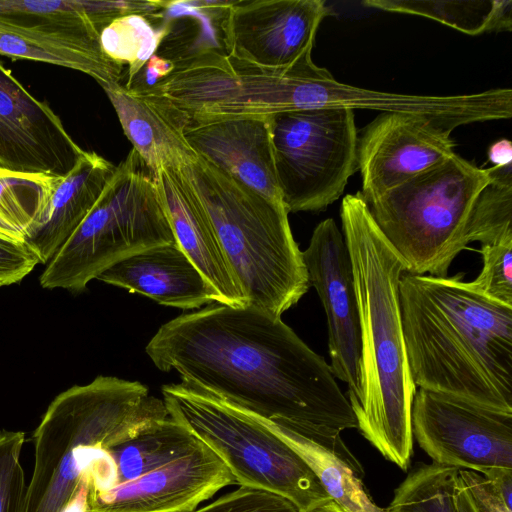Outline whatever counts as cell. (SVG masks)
<instances>
[{"label": "cell", "mask_w": 512, "mask_h": 512, "mask_svg": "<svg viewBox=\"0 0 512 512\" xmlns=\"http://www.w3.org/2000/svg\"><path fill=\"white\" fill-rule=\"evenodd\" d=\"M145 350L181 383L354 456L340 436L357 428L348 398L330 365L281 317L214 302L163 324Z\"/></svg>", "instance_id": "obj_1"}, {"label": "cell", "mask_w": 512, "mask_h": 512, "mask_svg": "<svg viewBox=\"0 0 512 512\" xmlns=\"http://www.w3.org/2000/svg\"><path fill=\"white\" fill-rule=\"evenodd\" d=\"M461 278L401 276L412 381L416 388L512 413V306Z\"/></svg>", "instance_id": "obj_2"}, {"label": "cell", "mask_w": 512, "mask_h": 512, "mask_svg": "<svg viewBox=\"0 0 512 512\" xmlns=\"http://www.w3.org/2000/svg\"><path fill=\"white\" fill-rule=\"evenodd\" d=\"M340 218L361 328L360 392L350 405L363 437L385 459L407 470L417 388L408 366L399 302V282L406 268L374 222L360 191L343 198Z\"/></svg>", "instance_id": "obj_3"}, {"label": "cell", "mask_w": 512, "mask_h": 512, "mask_svg": "<svg viewBox=\"0 0 512 512\" xmlns=\"http://www.w3.org/2000/svg\"><path fill=\"white\" fill-rule=\"evenodd\" d=\"M168 415L162 399L138 381L98 376L57 395L36 428L35 460L20 512H62L90 474V488L117 485L109 449Z\"/></svg>", "instance_id": "obj_4"}, {"label": "cell", "mask_w": 512, "mask_h": 512, "mask_svg": "<svg viewBox=\"0 0 512 512\" xmlns=\"http://www.w3.org/2000/svg\"><path fill=\"white\" fill-rule=\"evenodd\" d=\"M179 169L205 207L247 305L281 317L310 285L285 206L197 154Z\"/></svg>", "instance_id": "obj_5"}, {"label": "cell", "mask_w": 512, "mask_h": 512, "mask_svg": "<svg viewBox=\"0 0 512 512\" xmlns=\"http://www.w3.org/2000/svg\"><path fill=\"white\" fill-rule=\"evenodd\" d=\"M174 242L155 175L132 148L94 207L48 261L40 285L81 293L117 262Z\"/></svg>", "instance_id": "obj_6"}, {"label": "cell", "mask_w": 512, "mask_h": 512, "mask_svg": "<svg viewBox=\"0 0 512 512\" xmlns=\"http://www.w3.org/2000/svg\"><path fill=\"white\" fill-rule=\"evenodd\" d=\"M489 180L488 168L454 154L365 202L405 273L445 277L469 244L470 211Z\"/></svg>", "instance_id": "obj_7"}, {"label": "cell", "mask_w": 512, "mask_h": 512, "mask_svg": "<svg viewBox=\"0 0 512 512\" xmlns=\"http://www.w3.org/2000/svg\"><path fill=\"white\" fill-rule=\"evenodd\" d=\"M161 391L169 416L224 462L237 485L282 496L299 510L328 498L305 461L257 416L183 383Z\"/></svg>", "instance_id": "obj_8"}, {"label": "cell", "mask_w": 512, "mask_h": 512, "mask_svg": "<svg viewBox=\"0 0 512 512\" xmlns=\"http://www.w3.org/2000/svg\"><path fill=\"white\" fill-rule=\"evenodd\" d=\"M274 163L289 212L322 211L343 193L357 165L350 109H301L272 115Z\"/></svg>", "instance_id": "obj_9"}, {"label": "cell", "mask_w": 512, "mask_h": 512, "mask_svg": "<svg viewBox=\"0 0 512 512\" xmlns=\"http://www.w3.org/2000/svg\"><path fill=\"white\" fill-rule=\"evenodd\" d=\"M413 439L433 463L486 474L512 469V413L417 388Z\"/></svg>", "instance_id": "obj_10"}, {"label": "cell", "mask_w": 512, "mask_h": 512, "mask_svg": "<svg viewBox=\"0 0 512 512\" xmlns=\"http://www.w3.org/2000/svg\"><path fill=\"white\" fill-rule=\"evenodd\" d=\"M330 14L323 0L233 1L220 23L225 53L270 69L311 63L317 29Z\"/></svg>", "instance_id": "obj_11"}, {"label": "cell", "mask_w": 512, "mask_h": 512, "mask_svg": "<svg viewBox=\"0 0 512 512\" xmlns=\"http://www.w3.org/2000/svg\"><path fill=\"white\" fill-rule=\"evenodd\" d=\"M303 253L308 279L323 305L328 328L330 367L348 386L349 403L361 384V328L349 251L335 221L320 222Z\"/></svg>", "instance_id": "obj_12"}, {"label": "cell", "mask_w": 512, "mask_h": 512, "mask_svg": "<svg viewBox=\"0 0 512 512\" xmlns=\"http://www.w3.org/2000/svg\"><path fill=\"white\" fill-rule=\"evenodd\" d=\"M451 131L426 118L379 114L358 139L357 165L365 201L400 185L456 154Z\"/></svg>", "instance_id": "obj_13"}, {"label": "cell", "mask_w": 512, "mask_h": 512, "mask_svg": "<svg viewBox=\"0 0 512 512\" xmlns=\"http://www.w3.org/2000/svg\"><path fill=\"white\" fill-rule=\"evenodd\" d=\"M84 151L48 102L30 94L0 61V167L64 177Z\"/></svg>", "instance_id": "obj_14"}, {"label": "cell", "mask_w": 512, "mask_h": 512, "mask_svg": "<svg viewBox=\"0 0 512 512\" xmlns=\"http://www.w3.org/2000/svg\"><path fill=\"white\" fill-rule=\"evenodd\" d=\"M236 480L203 442L190 453L105 491L89 489L86 512H192Z\"/></svg>", "instance_id": "obj_15"}, {"label": "cell", "mask_w": 512, "mask_h": 512, "mask_svg": "<svg viewBox=\"0 0 512 512\" xmlns=\"http://www.w3.org/2000/svg\"><path fill=\"white\" fill-rule=\"evenodd\" d=\"M184 135L197 155L259 194L282 203L274 163L272 115L202 119L191 122Z\"/></svg>", "instance_id": "obj_16"}, {"label": "cell", "mask_w": 512, "mask_h": 512, "mask_svg": "<svg viewBox=\"0 0 512 512\" xmlns=\"http://www.w3.org/2000/svg\"><path fill=\"white\" fill-rule=\"evenodd\" d=\"M155 178L177 244L209 282L218 303L246 306L213 223L189 180L175 166L162 167Z\"/></svg>", "instance_id": "obj_17"}, {"label": "cell", "mask_w": 512, "mask_h": 512, "mask_svg": "<svg viewBox=\"0 0 512 512\" xmlns=\"http://www.w3.org/2000/svg\"><path fill=\"white\" fill-rule=\"evenodd\" d=\"M109 23L106 1L0 0L1 29L123 68L100 45V32Z\"/></svg>", "instance_id": "obj_18"}, {"label": "cell", "mask_w": 512, "mask_h": 512, "mask_svg": "<svg viewBox=\"0 0 512 512\" xmlns=\"http://www.w3.org/2000/svg\"><path fill=\"white\" fill-rule=\"evenodd\" d=\"M101 87L133 149L154 175L164 166L179 167L196 154L184 135L190 120L167 99L121 83Z\"/></svg>", "instance_id": "obj_19"}, {"label": "cell", "mask_w": 512, "mask_h": 512, "mask_svg": "<svg viewBox=\"0 0 512 512\" xmlns=\"http://www.w3.org/2000/svg\"><path fill=\"white\" fill-rule=\"evenodd\" d=\"M97 279L184 310L218 302L209 282L177 242L133 254L102 272Z\"/></svg>", "instance_id": "obj_20"}, {"label": "cell", "mask_w": 512, "mask_h": 512, "mask_svg": "<svg viewBox=\"0 0 512 512\" xmlns=\"http://www.w3.org/2000/svg\"><path fill=\"white\" fill-rule=\"evenodd\" d=\"M115 169L96 152L84 151L74 168L62 177L43 223L26 242L41 264L48 263L88 215Z\"/></svg>", "instance_id": "obj_21"}, {"label": "cell", "mask_w": 512, "mask_h": 512, "mask_svg": "<svg viewBox=\"0 0 512 512\" xmlns=\"http://www.w3.org/2000/svg\"><path fill=\"white\" fill-rule=\"evenodd\" d=\"M260 419L305 461L328 497L346 512H388L365 490L362 483L364 470L356 458H345L307 436Z\"/></svg>", "instance_id": "obj_22"}, {"label": "cell", "mask_w": 512, "mask_h": 512, "mask_svg": "<svg viewBox=\"0 0 512 512\" xmlns=\"http://www.w3.org/2000/svg\"><path fill=\"white\" fill-rule=\"evenodd\" d=\"M61 179L0 167V239L26 244L43 223Z\"/></svg>", "instance_id": "obj_23"}, {"label": "cell", "mask_w": 512, "mask_h": 512, "mask_svg": "<svg viewBox=\"0 0 512 512\" xmlns=\"http://www.w3.org/2000/svg\"><path fill=\"white\" fill-rule=\"evenodd\" d=\"M200 443L188 428L170 416L158 420L108 450L116 464L117 484L166 465Z\"/></svg>", "instance_id": "obj_24"}, {"label": "cell", "mask_w": 512, "mask_h": 512, "mask_svg": "<svg viewBox=\"0 0 512 512\" xmlns=\"http://www.w3.org/2000/svg\"><path fill=\"white\" fill-rule=\"evenodd\" d=\"M156 15H125L114 19L100 32L105 55L123 66L128 65V80L124 84L127 88L171 32L168 21L160 26L154 24Z\"/></svg>", "instance_id": "obj_25"}, {"label": "cell", "mask_w": 512, "mask_h": 512, "mask_svg": "<svg viewBox=\"0 0 512 512\" xmlns=\"http://www.w3.org/2000/svg\"><path fill=\"white\" fill-rule=\"evenodd\" d=\"M468 219L467 242L481 246L512 241V164L492 166Z\"/></svg>", "instance_id": "obj_26"}, {"label": "cell", "mask_w": 512, "mask_h": 512, "mask_svg": "<svg viewBox=\"0 0 512 512\" xmlns=\"http://www.w3.org/2000/svg\"><path fill=\"white\" fill-rule=\"evenodd\" d=\"M458 473L436 463L415 468L394 491L388 512H458Z\"/></svg>", "instance_id": "obj_27"}, {"label": "cell", "mask_w": 512, "mask_h": 512, "mask_svg": "<svg viewBox=\"0 0 512 512\" xmlns=\"http://www.w3.org/2000/svg\"><path fill=\"white\" fill-rule=\"evenodd\" d=\"M362 5L426 17L468 35L486 32L494 0H365Z\"/></svg>", "instance_id": "obj_28"}, {"label": "cell", "mask_w": 512, "mask_h": 512, "mask_svg": "<svg viewBox=\"0 0 512 512\" xmlns=\"http://www.w3.org/2000/svg\"><path fill=\"white\" fill-rule=\"evenodd\" d=\"M0 55L42 62L91 76L99 85L120 83L123 68L104 65L76 52L0 29Z\"/></svg>", "instance_id": "obj_29"}, {"label": "cell", "mask_w": 512, "mask_h": 512, "mask_svg": "<svg viewBox=\"0 0 512 512\" xmlns=\"http://www.w3.org/2000/svg\"><path fill=\"white\" fill-rule=\"evenodd\" d=\"M25 442L22 431L0 432V512H20L26 482L20 456Z\"/></svg>", "instance_id": "obj_30"}, {"label": "cell", "mask_w": 512, "mask_h": 512, "mask_svg": "<svg viewBox=\"0 0 512 512\" xmlns=\"http://www.w3.org/2000/svg\"><path fill=\"white\" fill-rule=\"evenodd\" d=\"M483 267L471 285L483 295L512 306V241L481 246Z\"/></svg>", "instance_id": "obj_31"}, {"label": "cell", "mask_w": 512, "mask_h": 512, "mask_svg": "<svg viewBox=\"0 0 512 512\" xmlns=\"http://www.w3.org/2000/svg\"><path fill=\"white\" fill-rule=\"evenodd\" d=\"M288 499L263 490L239 486L192 512H299Z\"/></svg>", "instance_id": "obj_32"}, {"label": "cell", "mask_w": 512, "mask_h": 512, "mask_svg": "<svg viewBox=\"0 0 512 512\" xmlns=\"http://www.w3.org/2000/svg\"><path fill=\"white\" fill-rule=\"evenodd\" d=\"M39 263L27 244L0 239V287L20 282Z\"/></svg>", "instance_id": "obj_33"}, {"label": "cell", "mask_w": 512, "mask_h": 512, "mask_svg": "<svg viewBox=\"0 0 512 512\" xmlns=\"http://www.w3.org/2000/svg\"><path fill=\"white\" fill-rule=\"evenodd\" d=\"M458 475L477 512H512L484 475L465 469H459Z\"/></svg>", "instance_id": "obj_34"}, {"label": "cell", "mask_w": 512, "mask_h": 512, "mask_svg": "<svg viewBox=\"0 0 512 512\" xmlns=\"http://www.w3.org/2000/svg\"><path fill=\"white\" fill-rule=\"evenodd\" d=\"M174 66V60L155 54L145 64L143 77L140 80L133 81L129 88H149L168 76L173 71Z\"/></svg>", "instance_id": "obj_35"}, {"label": "cell", "mask_w": 512, "mask_h": 512, "mask_svg": "<svg viewBox=\"0 0 512 512\" xmlns=\"http://www.w3.org/2000/svg\"><path fill=\"white\" fill-rule=\"evenodd\" d=\"M512 30V1L494 0L486 32H500Z\"/></svg>", "instance_id": "obj_36"}, {"label": "cell", "mask_w": 512, "mask_h": 512, "mask_svg": "<svg viewBox=\"0 0 512 512\" xmlns=\"http://www.w3.org/2000/svg\"><path fill=\"white\" fill-rule=\"evenodd\" d=\"M484 476L493 484L508 507L512 508V469L495 468Z\"/></svg>", "instance_id": "obj_37"}, {"label": "cell", "mask_w": 512, "mask_h": 512, "mask_svg": "<svg viewBox=\"0 0 512 512\" xmlns=\"http://www.w3.org/2000/svg\"><path fill=\"white\" fill-rule=\"evenodd\" d=\"M90 476L84 475L62 512H86L90 489Z\"/></svg>", "instance_id": "obj_38"}, {"label": "cell", "mask_w": 512, "mask_h": 512, "mask_svg": "<svg viewBox=\"0 0 512 512\" xmlns=\"http://www.w3.org/2000/svg\"><path fill=\"white\" fill-rule=\"evenodd\" d=\"M488 158L494 166L512 164V143L508 139L494 142L488 151Z\"/></svg>", "instance_id": "obj_39"}, {"label": "cell", "mask_w": 512, "mask_h": 512, "mask_svg": "<svg viewBox=\"0 0 512 512\" xmlns=\"http://www.w3.org/2000/svg\"><path fill=\"white\" fill-rule=\"evenodd\" d=\"M456 501L458 512H477L469 497L466 488L464 487L462 481L459 478V475L456 490Z\"/></svg>", "instance_id": "obj_40"}, {"label": "cell", "mask_w": 512, "mask_h": 512, "mask_svg": "<svg viewBox=\"0 0 512 512\" xmlns=\"http://www.w3.org/2000/svg\"><path fill=\"white\" fill-rule=\"evenodd\" d=\"M299 512H346L330 497L320 500Z\"/></svg>", "instance_id": "obj_41"}]
</instances>
